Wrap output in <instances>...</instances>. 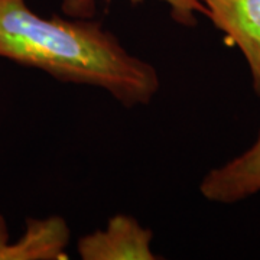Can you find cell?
<instances>
[{
    "mask_svg": "<svg viewBox=\"0 0 260 260\" xmlns=\"http://www.w3.org/2000/svg\"><path fill=\"white\" fill-rule=\"evenodd\" d=\"M205 200L233 204L260 192V132L256 142L242 155L210 171L200 184Z\"/></svg>",
    "mask_w": 260,
    "mask_h": 260,
    "instance_id": "cell-5",
    "label": "cell"
},
{
    "mask_svg": "<svg viewBox=\"0 0 260 260\" xmlns=\"http://www.w3.org/2000/svg\"><path fill=\"white\" fill-rule=\"evenodd\" d=\"M205 16L224 35L229 45L239 48L260 97V0H201Z\"/></svg>",
    "mask_w": 260,
    "mask_h": 260,
    "instance_id": "cell-2",
    "label": "cell"
},
{
    "mask_svg": "<svg viewBox=\"0 0 260 260\" xmlns=\"http://www.w3.org/2000/svg\"><path fill=\"white\" fill-rule=\"evenodd\" d=\"M153 233L126 214L109 218L102 230L78 239L77 251L84 260H155L152 247Z\"/></svg>",
    "mask_w": 260,
    "mask_h": 260,
    "instance_id": "cell-3",
    "label": "cell"
},
{
    "mask_svg": "<svg viewBox=\"0 0 260 260\" xmlns=\"http://www.w3.org/2000/svg\"><path fill=\"white\" fill-rule=\"evenodd\" d=\"M132 5L145 3L148 0H129ZM169 6L171 16L182 26H195L197 15H205L201 0H155ZM95 0H61V10L65 16L74 19H93L95 15Z\"/></svg>",
    "mask_w": 260,
    "mask_h": 260,
    "instance_id": "cell-6",
    "label": "cell"
},
{
    "mask_svg": "<svg viewBox=\"0 0 260 260\" xmlns=\"http://www.w3.org/2000/svg\"><path fill=\"white\" fill-rule=\"evenodd\" d=\"M70 229L61 217L28 218L18 242H10L6 220L0 215V260L68 259Z\"/></svg>",
    "mask_w": 260,
    "mask_h": 260,
    "instance_id": "cell-4",
    "label": "cell"
},
{
    "mask_svg": "<svg viewBox=\"0 0 260 260\" xmlns=\"http://www.w3.org/2000/svg\"><path fill=\"white\" fill-rule=\"evenodd\" d=\"M0 58L61 83L103 88L126 107L146 106L160 87L156 68L127 52L100 22L42 18L26 0H0Z\"/></svg>",
    "mask_w": 260,
    "mask_h": 260,
    "instance_id": "cell-1",
    "label": "cell"
}]
</instances>
